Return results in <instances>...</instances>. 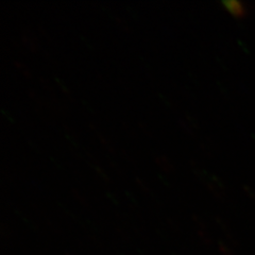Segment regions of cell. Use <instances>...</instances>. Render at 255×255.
<instances>
[{"mask_svg": "<svg viewBox=\"0 0 255 255\" xmlns=\"http://www.w3.org/2000/svg\"><path fill=\"white\" fill-rule=\"evenodd\" d=\"M225 5L227 6V9L236 16H243L246 13L245 6L243 5L242 2H237V1H227L225 2Z\"/></svg>", "mask_w": 255, "mask_h": 255, "instance_id": "1", "label": "cell"}]
</instances>
